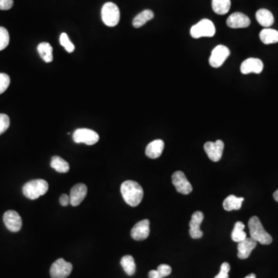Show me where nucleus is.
<instances>
[{
	"label": "nucleus",
	"instance_id": "1",
	"mask_svg": "<svg viewBox=\"0 0 278 278\" xmlns=\"http://www.w3.org/2000/svg\"><path fill=\"white\" fill-rule=\"evenodd\" d=\"M121 192L126 203L133 207L138 206L143 199V188L132 180H127L121 184Z\"/></svg>",
	"mask_w": 278,
	"mask_h": 278
},
{
	"label": "nucleus",
	"instance_id": "2",
	"mask_svg": "<svg viewBox=\"0 0 278 278\" xmlns=\"http://www.w3.org/2000/svg\"><path fill=\"white\" fill-rule=\"evenodd\" d=\"M249 229H250V234L253 240L263 245H269L272 244V236L265 230L261 220L258 216H252L249 219Z\"/></svg>",
	"mask_w": 278,
	"mask_h": 278
},
{
	"label": "nucleus",
	"instance_id": "3",
	"mask_svg": "<svg viewBox=\"0 0 278 278\" xmlns=\"http://www.w3.org/2000/svg\"><path fill=\"white\" fill-rule=\"evenodd\" d=\"M48 188V184L45 180H33L23 185V193L26 198L33 200L47 193Z\"/></svg>",
	"mask_w": 278,
	"mask_h": 278
},
{
	"label": "nucleus",
	"instance_id": "4",
	"mask_svg": "<svg viewBox=\"0 0 278 278\" xmlns=\"http://www.w3.org/2000/svg\"><path fill=\"white\" fill-rule=\"evenodd\" d=\"M216 33V27L212 21L203 19L199 23L192 26L190 35L192 38L199 39L201 37H212Z\"/></svg>",
	"mask_w": 278,
	"mask_h": 278
},
{
	"label": "nucleus",
	"instance_id": "5",
	"mask_svg": "<svg viewBox=\"0 0 278 278\" xmlns=\"http://www.w3.org/2000/svg\"><path fill=\"white\" fill-rule=\"evenodd\" d=\"M102 20L106 26L114 27L120 21V10L118 5L113 2H107L102 7Z\"/></svg>",
	"mask_w": 278,
	"mask_h": 278
},
{
	"label": "nucleus",
	"instance_id": "6",
	"mask_svg": "<svg viewBox=\"0 0 278 278\" xmlns=\"http://www.w3.org/2000/svg\"><path fill=\"white\" fill-rule=\"evenodd\" d=\"M100 137L96 131L89 128H78L74 132L73 140L75 143L93 145L98 142Z\"/></svg>",
	"mask_w": 278,
	"mask_h": 278
},
{
	"label": "nucleus",
	"instance_id": "7",
	"mask_svg": "<svg viewBox=\"0 0 278 278\" xmlns=\"http://www.w3.org/2000/svg\"><path fill=\"white\" fill-rule=\"evenodd\" d=\"M72 270V264L60 258L51 265L50 276L52 278H67L71 275Z\"/></svg>",
	"mask_w": 278,
	"mask_h": 278
},
{
	"label": "nucleus",
	"instance_id": "8",
	"mask_svg": "<svg viewBox=\"0 0 278 278\" xmlns=\"http://www.w3.org/2000/svg\"><path fill=\"white\" fill-rule=\"evenodd\" d=\"M230 50L224 45H218L213 49L209 57V62L213 68H218L224 64L230 56Z\"/></svg>",
	"mask_w": 278,
	"mask_h": 278
},
{
	"label": "nucleus",
	"instance_id": "9",
	"mask_svg": "<svg viewBox=\"0 0 278 278\" xmlns=\"http://www.w3.org/2000/svg\"><path fill=\"white\" fill-rule=\"evenodd\" d=\"M172 182L177 188V192L180 193L188 195L192 191V185L182 171H177L173 173Z\"/></svg>",
	"mask_w": 278,
	"mask_h": 278
},
{
	"label": "nucleus",
	"instance_id": "10",
	"mask_svg": "<svg viewBox=\"0 0 278 278\" xmlns=\"http://www.w3.org/2000/svg\"><path fill=\"white\" fill-rule=\"evenodd\" d=\"M223 149L224 143L221 140H217L215 142H208L204 145V150L209 159L213 162H219L221 159Z\"/></svg>",
	"mask_w": 278,
	"mask_h": 278
},
{
	"label": "nucleus",
	"instance_id": "11",
	"mask_svg": "<svg viewBox=\"0 0 278 278\" xmlns=\"http://www.w3.org/2000/svg\"><path fill=\"white\" fill-rule=\"evenodd\" d=\"M3 221L7 229L14 233L19 231L23 225L19 213L14 210H8L4 213Z\"/></svg>",
	"mask_w": 278,
	"mask_h": 278
},
{
	"label": "nucleus",
	"instance_id": "12",
	"mask_svg": "<svg viewBox=\"0 0 278 278\" xmlns=\"http://www.w3.org/2000/svg\"><path fill=\"white\" fill-rule=\"evenodd\" d=\"M149 224H150V222L149 219H143L142 221L137 223L133 226V228L131 229V237L138 241L147 239L149 237V233H150Z\"/></svg>",
	"mask_w": 278,
	"mask_h": 278
},
{
	"label": "nucleus",
	"instance_id": "13",
	"mask_svg": "<svg viewBox=\"0 0 278 278\" xmlns=\"http://www.w3.org/2000/svg\"><path fill=\"white\" fill-rule=\"evenodd\" d=\"M226 24L232 29L247 28L251 25V19L242 12H234L229 16Z\"/></svg>",
	"mask_w": 278,
	"mask_h": 278
},
{
	"label": "nucleus",
	"instance_id": "14",
	"mask_svg": "<svg viewBox=\"0 0 278 278\" xmlns=\"http://www.w3.org/2000/svg\"><path fill=\"white\" fill-rule=\"evenodd\" d=\"M264 69V64L262 61L258 58H248L245 60L240 66V71L243 75H248L251 73L261 74Z\"/></svg>",
	"mask_w": 278,
	"mask_h": 278
},
{
	"label": "nucleus",
	"instance_id": "15",
	"mask_svg": "<svg viewBox=\"0 0 278 278\" xmlns=\"http://www.w3.org/2000/svg\"><path fill=\"white\" fill-rule=\"evenodd\" d=\"M204 219V214L201 211H196L192 215V219L189 223L190 237L192 239H200L203 235L200 230V225Z\"/></svg>",
	"mask_w": 278,
	"mask_h": 278
},
{
	"label": "nucleus",
	"instance_id": "16",
	"mask_svg": "<svg viewBox=\"0 0 278 278\" xmlns=\"http://www.w3.org/2000/svg\"><path fill=\"white\" fill-rule=\"evenodd\" d=\"M88 194V187L83 184H78L74 185L70 193L71 204L73 206H79L83 202Z\"/></svg>",
	"mask_w": 278,
	"mask_h": 278
},
{
	"label": "nucleus",
	"instance_id": "17",
	"mask_svg": "<svg viewBox=\"0 0 278 278\" xmlns=\"http://www.w3.org/2000/svg\"><path fill=\"white\" fill-rule=\"evenodd\" d=\"M257 241L253 240L251 237H247L245 240H243L241 242H239L237 249H238V254L237 257L240 259H247L251 255V252L254 251L255 247H257Z\"/></svg>",
	"mask_w": 278,
	"mask_h": 278
},
{
	"label": "nucleus",
	"instance_id": "18",
	"mask_svg": "<svg viewBox=\"0 0 278 278\" xmlns=\"http://www.w3.org/2000/svg\"><path fill=\"white\" fill-rule=\"evenodd\" d=\"M164 147L165 143L163 140L157 139V140L152 141L147 145L145 149V155L150 159H158L163 154Z\"/></svg>",
	"mask_w": 278,
	"mask_h": 278
},
{
	"label": "nucleus",
	"instance_id": "19",
	"mask_svg": "<svg viewBox=\"0 0 278 278\" xmlns=\"http://www.w3.org/2000/svg\"><path fill=\"white\" fill-rule=\"evenodd\" d=\"M256 19L261 26L265 28H269L275 23L273 14L266 9H261L256 12Z\"/></svg>",
	"mask_w": 278,
	"mask_h": 278
},
{
	"label": "nucleus",
	"instance_id": "20",
	"mask_svg": "<svg viewBox=\"0 0 278 278\" xmlns=\"http://www.w3.org/2000/svg\"><path fill=\"white\" fill-rule=\"evenodd\" d=\"M244 200V198L243 197H237L234 195H229L223 201V208L226 211L238 210L242 206Z\"/></svg>",
	"mask_w": 278,
	"mask_h": 278
},
{
	"label": "nucleus",
	"instance_id": "21",
	"mask_svg": "<svg viewBox=\"0 0 278 278\" xmlns=\"http://www.w3.org/2000/svg\"><path fill=\"white\" fill-rule=\"evenodd\" d=\"M260 39L265 44L278 43V31L271 28H265L260 33Z\"/></svg>",
	"mask_w": 278,
	"mask_h": 278
},
{
	"label": "nucleus",
	"instance_id": "22",
	"mask_svg": "<svg viewBox=\"0 0 278 278\" xmlns=\"http://www.w3.org/2000/svg\"><path fill=\"white\" fill-rule=\"evenodd\" d=\"M153 18H154V12L150 9H145L134 18L132 24L135 28H140L147 23L148 21L151 20Z\"/></svg>",
	"mask_w": 278,
	"mask_h": 278
},
{
	"label": "nucleus",
	"instance_id": "23",
	"mask_svg": "<svg viewBox=\"0 0 278 278\" xmlns=\"http://www.w3.org/2000/svg\"><path fill=\"white\" fill-rule=\"evenodd\" d=\"M37 51L40 54V57L46 63L52 62L54 57H53V47L50 43L47 42H43L39 44L37 47Z\"/></svg>",
	"mask_w": 278,
	"mask_h": 278
},
{
	"label": "nucleus",
	"instance_id": "24",
	"mask_svg": "<svg viewBox=\"0 0 278 278\" xmlns=\"http://www.w3.org/2000/svg\"><path fill=\"white\" fill-rule=\"evenodd\" d=\"M50 166L57 173H67L70 170L69 163L60 156H53L50 162Z\"/></svg>",
	"mask_w": 278,
	"mask_h": 278
},
{
	"label": "nucleus",
	"instance_id": "25",
	"mask_svg": "<svg viewBox=\"0 0 278 278\" xmlns=\"http://www.w3.org/2000/svg\"><path fill=\"white\" fill-rule=\"evenodd\" d=\"M230 0H212V8L218 15H225L230 10Z\"/></svg>",
	"mask_w": 278,
	"mask_h": 278
},
{
	"label": "nucleus",
	"instance_id": "26",
	"mask_svg": "<svg viewBox=\"0 0 278 278\" xmlns=\"http://www.w3.org/2000/svg\"><path fill=\"white\" fill-rule=\"evenodd\" d=\"M121 265L125 273L129 276H132L136 272V265L132 256H124L121 260Z\"/></svg>",
	"mask_w": 278,
	"mask_h": 278
},
{
	"label": "nucleus",
	"instance_id": "27",
	"mask_svg": "<svg viewBox=\"0 0 278 278\" xmlns=\"http://www.w3.org/2000/svg\"><path fill=\"white\" fill-rule=\"evenodd\" d=\"M245 225L242 222L238 221L235 223L234 229L231 233V238L235 242H241L247 238V233L244 232Z\"/></svg>",
	"mask_w": 278,
	"mask_h": 278
},
{
	"label": "nucleus",
	"instance_id": "28",
	"mask_svg": "<svg viewBox=\"0 0 278 278\" xmlns=\"http://www.w3.org/2000/svg\"><path fill=\"white\" fill-rule=\"evenodd\" d=\"M172 273V268L170 265H161L156 271L152 270L149 273V278H163L169 276Z\"/></svg>",
	"mask_w": 278,
	"mask_h": 278
},
{
	"label": "nucleus",
	"instance_id": "29",
	"mask_svg": "<svg viewBox=\"0 0 278 278\" xmlns=\"http://www.w3.org/2000/svg\"><path fill=\"white\" fill-rule=\"evenodd\" d=\"M9 43V34L5 28L0 26V51L6 48Z\"/></svg>",
	"mask_w": 278,
	"mask_h": 278
},
{
	"label": "nucleus",
	"instance_id": "30",
	"mask_svg": "<svg viewBox=\"0 0 278 278\" xmlns=\"http://www.w3.org/2000/svg\"><path fill=\"white\" fill-rule=\"evenodd\" d=\"M60 42H61V46H63L64 49H65L68 53H70V54L75 51V45H74L72 42L70 40L69 37H68L67 33H63L61 35Z\"/></svg>",
	"mask_w": 278,
	"mask_h": 278
},
{
	"label": "nucleus",
	"instance_id": "31",
	"mask_svg": "<svg viewBox=\"0 0 278 278\" xmlns=\"http://www.w3.org/2000/svg\"><path fill=\"white\" fill-rule=\"evenodd\" d=\"M10 85V78L6 74H0V94L4 93Z\"/></svg>",
	"mask_w": 278,
	"mask_h": 278
},
{
	"label": "nucleus",
	"instance_id": "32",
	"mask_svg": "<svg viewBox=\"0 0 278 278\" xmlns=\"http://www.w3.org/2000/svg\"><path fill=\"white\" fill-rule=\"evenodd\" d=\"M10 120L9 116L5 114H0V135H2L9 128Z\"/></svg>",
	"mask_w": 278,
	"mask_h": 278
},
{
	"label": "nucleus",
	"instance_id": "33",
	"mask_svg": "<svg viewBox=\"0 0 278 278\" xmlns=\"http://www.w3.org/2000/svg\"><path fill=\"white\" fill-rule=\"evenodd\" d=\"M230 271V265L229 263L224 262L222 264L220 272L214 278H229V272Z\"/></svg>",
	"mask_w": 278,
	"mask_h": 278
},
{
	"label": "nucleus",
	"instance_id": "34",
	"mask_svg": "<svg viewBox=\"0 0 278 278\" xmlns=\"http://www.w3.org/2000/svg\"><path fill=\"white\" fill-rule=\"evenodd\" d=\"M13 5V0H0V9L9 10Z\"/></svg>",
	"mask_w": 278,
	"mask_h": 278
},
{
	"label": "nucleus",
	"instance_id": "35",
	"mask_svg": "<svg viewBox=\"0 0 278 278\" xmlns=\"http://www.w3.org/2000/svg\"><path fill=\"white\" fill-rule=\"evenodd\" d=\"M60 203L63 206H68L69 204H71L69 195H67V194H62L60 197Z\"/></svg>",
	"mask_w": 278,
	"mask_h": 278
},
{
	"label": "nucleus",
	"instance_id": "36",
	"mask_svg": "<svg viewBox=\"0 0 278 278\" xmlns=\"http://www.w3.org/2000/svg\"><path fill=\"white\" fill-rule=\"evenodd\" d=\"M274 199H275V201L278 202V189L275 191V193L273 195Z\"/></svg>",
	"mask_w": 278,
	"mask_h": 278
},
{
	"label": "nucleus",
	"instance_id": "37",
	"mask_svg": "<svg viewBox=\"0 0 278 278\" xmlns=\"http://www.w3.org/2000/svg\"><path fill=\"white\" fill-rule=\"evenodd\" d=\"M245 278H256L255 274H251V275H247Z\"/></svg>",
	"mask_w": 278,
	"mask_h": 278
}]
</instances>
